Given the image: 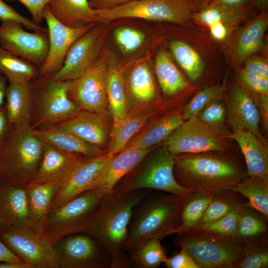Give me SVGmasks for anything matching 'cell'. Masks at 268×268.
Segmentation results:
<instances>
[{"mask_svg":"<svg viewBox=\"0 0 268 268\" xmlns=\"http://www.w3.org/2000/svg\"><path fill=\"white\" fill-rule=\"evenodd\" d=\"M146 190L128 192L111 191L105 195L86 231L109 253L110 268H126L132 264L124 246L134 209L145 198Z\"/></svg>","mask_w":268,"mask_h":268,"instance_id":"cell-1","label":"cell"},{"mask_svg":"<svg viewBox=\"0 0 268 268\" xmlns=\"http://www.w3.org/2000/svg\"><path fill=\"white\" fill-rule=\"evenodd\" d=\"M174 168L177 183L193 191L213 193L231 190L245 178L236 161L220 155L195 153L175 156Z\"/></svg>","mask_w":268,"mask_h":268,"instance_id":"cell-2","label":"cell"},{"mask_svg":"<svg viewBox=\"0 0 268 268\" xmlns=\"http://www.w3.org/2000/svg\"><path fill=\"white\" fill-rule=\"evenodd\" d=\"M43 148L30 125L10 127L0 148V182L25 187L36 175Z\"/></svg>","mask_w":268,"mask_h":268,"instance_id":"cell-3","label":"cell"},{"mask_svg":"<svg viewBox=\"0 0 268 268\" xmlns=\"http://www.w3.org/2000/svg\"><path fill=\"white\" fill-rule=\"evenodd\" d=\"M183 199L169 193L156 194L142 202L141 201L133 212L124 249L141 240L153 238L161 239L177 233Z\"/></svg>","mask_w":268,"mask_h":268,"instance_id":"cell-4","label":"cell"},{"mask_svg":"<svg viewBox=\"0 0 268 268\" xmlns=\"http://www.w3.org/2000/svg\"><path fill=\"white\" fill-rule=\"evenodd\" d=\"M176 243L200 268H237L243 258L244 243L232 237L193 228L179 234Z\"/></svg>","mask_w":268,"mask_h":268,"instance_id":"cell-5","label":"cell"},{"mask_svg":"<svg viewBox=\"0 0 268 268\" xmlns=\"http://www.w3.org/2000/svg\"><path fill=\"white\" fill-rule=\"evenodd\" d=\"M146 156L134 169L122 178L112 191L128 192L153 189L181 198L193 192L181 186L176 181L174 175L175 155L165 145L148 157Z\"/></svg>","mask_w":268,"mask_h":268,"instance_id":"cell-6","label":"cell"},{"mask_svg":"<svg viewBox=\"0 0 268 268\" xmlns=\"http://www.w3.org/2000/svg\"><path fill=\"white\" fill-rule=\"evenodd\" d=\"M103 196L97 189L89 190L50 210L41 233L55 244L68 235L85 233Z\"/></svg>","mask_w":268,"mask_h":268,"instance_id":"cell-7","label":"cell"},{"mask_svg":"<svg viewBox=\"0 0 268 268\" xmlns=\"http://www.w3.org/2000/svg\"><path fill=\"white\" fill-rule=\"evenodd\" d=\"M31 84L32 106L34 107L33 129L47 128L63 122L81 109L69 98L71 80L60 81L52 74L39 75Z\"/></svg>","mask_w":268,"mask_h":268,"instance_id":"cell-8","label":"cell"},{"mask_svg":"<svg viewBox=\"0 0 268 268\" xmlns=\"http://www.w3.org/2000/svg\"><path fill=\"white\" fill-rule=\"evenodd\" d=\"M193 5L192 0H136L95 11L98 21L134 18L182 23L189 19Z\"/></svg>","mask_w":268,"mask_h":268,"instance_id":"cell-9","label":"cell"},{"mask_svg":"<svg viewBox=\"0 0 268 268\" xmlns=\"http://www.w3.org/2000/svg\"><path fill=\"white\" fill-rule=\"evenodd\" d=\"M0 239L31 268H60L54 244L30 228L0 230Z\"/></svg>","mask_w":268,"mask_h":268,"instance_id":"cell-10","label":"cell"},{"mask_svg":"<svg viewBox=\"0 0 268 268\" xmlns=\"http://www.w3.org/2000/svg\"><path fill=\"white\" fill-rule=\"evenodd\" d=\"M54 246L60 268L111 267L109 253L97 240L86 233L66 236Z\"/></svg>","mask_w":268,"mask_h":268,"instance_id":"cell-11","label":"cell"},{"mask_svg":"<svg viewBox=\"0 0 268 268\" xmlns=\"http://www.w3.org/2000/svg\"><path fill=\"white\" fill-rule=\"evenodd\" d=\"M108 65L104 57L96 58L80 77L71 80L69 97L81 110L108 116Z\"/></svg>","mask_w":268,"mask_h":268,"instance_id":"cell-12","label":"cell"},{"mask_svg":"<svg viewBox=\"0 0 268 268\" xmlns=\"http://www.w3.org/2000/svg\"><path fill=\"white\" fill-rule=\"evenodd\" d=\"M223 134L197 118L187 120L164 140L173 154L222 151L225 148Z\"/></svg>","mask_w":268,"mask_h":268,"instance_id":"cell-13","label":"cell"},{"mask_svg":"<svg viewBox=\"0 0 268 268\" xmlns=\"http://www.w3.org/2000/svg\"><path fill=\"white\" fill-rule=\"evenodd\" d=\"M13 20L1 21L0 47L40 68L49 49L48 32H29Z\"/></svg>","mask_w":268,"mask_h":268,"instance_id":"cell-14","label":"cell"},{"mask_svg":"<svg viewBox=\"0 0 268 268\" xmlns=\"http://www.w3.org/2000/svg\"><path fill=\"white\" fill-rule=\"evenodd\" d=\"M49 35V49L45 62L39 68V75L53 74L62 67L67 53L72 44L90 29L94 23L71 27L58 20L47 6L44 12Z\"/></svg>","mask_w":268,"mask_h":268,"instance_id":"cell-15","label":"cell"},{"mask_svg":"<svg viewBox=\"0 0 268 268\" xmlns=\"http://www.w3.org/2000/svg\"><path fill=\"white\" fill-rule=\"evenodd\" d=\"M100 40V30L94 25L70 46L63 65L52 74L58 80H73L80 77L97 58Z\"/></svg>","mask_w":268,"mask_h":268,"instance_id":"cell-16","label":"cell"},{"mask_svg":"<svg viewBox=\"0 0 268 268\" xmlns=\"http://www.w3.org/2000/svg\"><path fill=\"white\" fill-rule=\"evenodd\" d=\"M112 155L105 153L100 156L85 158L80 163L54 197L50 210L91 189Z\"/></svg>","mask_w":268,"mask_h":268,"instance_id":"cell-17","label":"cell"},{"mask_svg":"<svg viewBox=\"0 0 268 268\" xmlns=\"http://www.w3.org/2000/svg\"><path fill=\"white\" fill-rule=\"evenodd\" d=\"M20 228L37 231L30 219L25 188L0 182V230Z\"/></svg>","mask_w":268,"mask_h":268,"instance_id":"cell-18","label":"cell"},{"mask_svg":"<svg viewBox=\"0 0 268 268\" xmlns=\"http://www.w3.org/2000/svg\"><path fill=\"white\" fill-rule=\"evenodd\" d=\"M84 156L64 151L44 141L40 163L32 181L63 185L75 168L85 159Z\"/></svg>","mask_w":268,"mask_h":268,"instance_id":"cell-19","label":"cell"},{"mask_svg":"<svg viewBox=\"0 0 268 268\" xmlns=\"http://www.w3.org/2000/svg\"><path fill=\"white\" fill-rule=\"evenodd\" d=\"M54 126L67 130L103 150L108 145L112 125L107 116L81 110L71 118Z\"/></svg>","mask_w":268,"mask_h":268,"instance_id":"cell-20","label":"cell"},{"mask_svg":"<svg viewBox=\"0 0 268 268\" xmlns=\"http://www.w3.org/2000/svg\"><path fill=\"white\" fill-rule=\"evenodd\" d=\"M151 149L126 148L113 154L91 189H98L104 196L111 192L122 178L141 163Z\"/></svg>","mask_w":268,"mask_h":268,"instance_id":"cell-21","label":"cell"},{"mask_svg":"<svg viewBox=\"0 0 268 268\" xmlns=\"http://www.w3.org/2000/svg\"><path fill=\"white\" fill-rule=\"evenodd\" d=\"M228 122L233 131H250L264 139L259 128L261 113L254 100L242 87H235L227 102Z\"/></svg>","mask_w":268,"mask_h":268,"instance_id":"cell-22","label":"cell"},{"mask_svg":"<svg viewBox=\"0 0 268 268\" xmlns=\"http://www.w3.org/2000/svg\"><path fill=\"white\" fill-rule=\"evenodd\" d=\"M129 113L146 112L156 96L155 85L149 67L144 63L135 66L128 76Z\"/></svg>","mask_w":268,"mask_h":268,"instance_id":"cell-23","label":"cell"},{"mask_svg":"<svg viewBox=\"0 0 268 268\" xmlns=\"http://www.w3.org/2000/svg\"><path fill=\"white\" fill-rule=\"evenodd\" d=\"M230 137L237 142L244 155L247 175H268V147L265 139L242 129L233 131Z\"/></svg>","mask_w":268,"mask_h":268,"instance_id":"cell-24","label":"cell"},{"mask_svg":"<svg viewBox=\"0 0 268 268\" xmlns=\"http://www.w3.org/2000/svg\"><path fill=\"white\" fill-rule=\"evenodd\" d=\"M5 100L10 127L31 125L32 95L30 82L8 81Z\"/></svg>","mask_w":268,"mask_h":268,"instance_id":"cell-25","label":"cell"},{"mask_svg":"<svg viewBox=\"0 0 268 268\" xmlns=\"http://www.w3.org/2000/svg\"><path fill=\"white\" fill-rule=\"evenodd\" d=\"M62 185L32 181L24 187L31 222L40 233L52 202Z\"/></svg>","mask_w":268,"mask_h":268,"instance_id":"cell-26","label":"cell"},{"mask_svg":"<svg viewBox=\"0 0 268 268\" xmlns=\"http://www.w3.org/2000/svg\"><path fill=\"white\" fill-rule=\"evenodd\" d=\"M52 14L63 24L84 26L98 21L95 9L89 0H52L47 5Z\"/></svg>","mask_w":268,"mask_h":268,"instance_id":"cell-27","label":"cell"},{"mask_svg":"<svg viewBox=\"0 0 268 268\" xmlns=\"http://www.w3.org/2000/svg\"><path fill=\"white\" fill-rule=\"evenodd\" d=\"M33 129L43 140L65 151L89 157L98 156L106 153L73 134L56 126Z\"/></svg>","mask_w":268,"mask_h":268,"instance_id":"cell-28","label":"cell"},{"mask_svg":"<svg viewBox=\"0 0 268 268\" xmlns=\"http://www.w3.org/2000/svg\"><path fill=\"white\" fill-rule=\"evenodd\" d=\"M183 122L182 116L173 114L146 124L131 138L125 148L151 149L153 146L164 140Z\"/></svg>","mask_w":268,"mask_h":268,"instance_id":"cell-29","label":"cell"},{"mask_svg":"<svg viewBox=\"0 0 268 268\" xmlns=\"http://www.w3.org/2000/svg\"><path fill=\"white\" fill-rule=\"evenodd\" d=\"M107 97L113 124L117 123L127 116L129 108L123 76L114 62L108 65Z\"/></svg>","mask_w":268,"mask_h":268,"instance_id":"cell-30","label":"cell"},{"mask_svg":"<svg viewBox=\"0 0 268 268\" xmlns=\"http://www.w3.org/2000/svg\"><path fill=\"white\" fill-rule=\"evenodd\" d=\"M146 112L129 113L120 122L112 123L106 153L115 154L123 150L129 141L148 122Z\"/></svg>","mask_w":268,"mask_h":268,"instance_id":"cell-31","label":"cell"},{"mask_svg":"<svg viewBox=\"0 0 268 268\" xmlns=\"http://www.w3.org/2000/svg\"><path fill=\"white\" fill-rule=\"evenodd\" d=\"M248 200L245 206L268 217V177L248 176L244 178L231 190Z\"/></svg>","mask_w":268,"mask_h":268,"instance_id":"cell-32","label":"cell"},{"mask_svg":"<svg viewBox=\"0 0 268 268\" xmlns=\"http://www.w3.org/2000/svg\"><path fill=\"white\" fill-rule=\"evenodd\" d=\"M160 239L153 238L139 241L125 248L132 265L139 268L159 267L167 258Z\"/></svg>","mask_w":268,"mask_h":268,"instance_id":"cell-33","label":"cell"},{"mask_svg":"<svg viewBox=\"0 0 268 268\" xmlns=\"http://www.w3.org/2000/svg\"><path fill=\"white\" fill-rule=\"evenodd\" d=\"M155 72L163 92L175 94L187 87L186 81L168 53L160 50L155 58Z\"/></svg>","mask_w":268,"mask_h":268,"instance_id":"cell-34","label":"cell"},{"mask_svg":"<svg viewBox=\"0 0 268 268\" xmlns=\"http://www.w3.org/2000/svg\"><path fill=\"white\" fill-rule=\"evenodd\" d=\"M267 26V16L261 15L245 27L236 44L235 55L237 61H243L261 48Z\"/></svg>","mask_w":268,"mask_h":268,"instance_id":"cell-35","label":"cell"},{"mask_svg":"<svg viewBox=\"0 0 268 268\" xmlns=\"http://www.w3.org/2000/svg\"><path fill=\"white\" fill-rule=\"evenodd\" d=\"M212 197V193L193 191L183 198L177 233L197 227Z\"/></svg>","mask_w":268,"mask_h":268,"instance_id":"cell-36","label":"cell"},{"mask_svg":"<svg viewBox=\"0 0 268 268\" xmlns=\"http://www.w3.org/2000/svg\"><path fill=\"white\" fill-rule=\"evenodd\" d=\"M0 73L8 81L29 82L39 75V68L0 47Z\"/></svg>","mask_w":268,"mask_h":268,"instance_id":"cell-37","label":"cell"},{"mask_svg":"<svg viewBox=\"0 0 268 268\" xmlns=\"http://www.w3.org/2000/svg\"><path fill=\"white\" fill-rule=\"evenodd\" d=\"M172 54L192 81L198 79L202 75L204 63L199 53L187 43L174 40L170 43Z\"/></svg>","mask_w":268,"mask_h":268,"instance_id":"cell-38","label":"cell"},{"mask_svg":"<svg viewBox=\"0 0 268 268\" xmlns=\"http://www.w3.org/2000/svg\"><path fill=\"white\" fill-rule=\"evenodd\" d=\"M250 12L247 7H228L208 5L193 15V18L207 26L214 22H221L228 27L245 19Z\"/></svg>","mask_w":268,"mask_h":268,"instance_id":"cell-39","label":"cell"},{"mask_svg":"<svg viewBox=\"0 0 268 268\" xmlns=\"http://www.w3.org/2000/svg\"><path fill=\"white\" fill-rule=\"evenodd\" d=\"M226 191L212 193V199L197 226L213 222L242 205Z\"/></svg>","mask_w":268,"mask_h":268,"instance_id":"cell-40","label":"cell"},{"mask_svg":"<svg viewBox=\"0 0 268 268\" xmlns=\"http://www.w3.org/2000/svg\"><path fill=\"white\" fill-rule=\"evenodd\" d=\"M244 207L240 205L219 219L210 223L198 225L195 228L225 237L235 238L239 219Z\"/></svg>","mask_w":268,"mask_h":268,"instance_id":"cell-41","label":"cell"},{"mask_svg":"<svg viewBox=\"0 0 268 268\" xmlns=\"http://www.w3.org/2000/svg\"><path fill=\"white\" fill-rule=\"evenodd\" d=\"M221 86H210L199 92L185 107L184 120L197 118L200 111L209 102L219 99L224 92Z\"/></svg>","mask_w":268,"mask_h":268,"instance_id":"cell-42","label":"cell"},{"mask_svg":"<svg viewBox=\"0 0 268 268\" xmlns=\"http://www.w3.org/2000/svg\"><path fill=\"white\" fill-rule=\"evenodd\" d=\"M267 228V225L262 219L244 207L239 219L235 238L243 242L244 239L262 234Z\"/></svg>","mask_w":268,"mask_h":268,"instance_id":"cell-43","label":"cell"},{"mask_svg":"<svg viewBox=\"0 0 268 268\" xmlns=\"http://www.w3.org/2000/svg\"><path fill=\"white\" fill-rule=\"evenodd\" d=\"M268 266L267 247L262 243H244L243 258L237 268H266Z\"/></svg>","mask_w":268,"mask_h":268,"instance_id":"cell-44","label":"cell"},{"mask_svg":"<svg viewBox=\"0 0 268 268\" xmlns=\"http://www.w3.org/2000/svg\"><path fill=\"white\" fill-rule=\"evenodd\" d=\"M226 115V109L218 99L207 104L200 111L197 118L209 127L224 133Z\"/></svg>","mask_w":268,"mask_h":268,"instance_id":"cell-45","label":"cell"},{"mask_svg":"<svg viewBox=\"0 0 268 268\" xmlns=\"http://www.w3.org/2000/svg\"><path fill=\"white\" fill-rule=\"evenodd\" d=\"M114 36L119 48L126 54L136 51L143 44L145 39L144 33L129 27L116 28L114 32Z\"/></svg>","mask_w":268,"mask_h":268,"instance_id":"cell-46","label":"cell"},{"mask_svg":"<svg viewBox=\"0 0 268 268\" xmlns=\"http://www.w3.org/2000/svg\"><path fill=\"white\" fill-rule=\"evenodd\" d=\"M0 20L1 21L13 20L21 23L26 28L36 32H48V29L34 23L32 20L21 15L12 7L0 0Z\"/></svg>","mask_w":268,"mask_h":268,"instance_id":"cell-47","label":"cell"},{"mask_svg":"<svg viewBox=\"0 0 268 268\" xmlns=\"http://www.w3.org/2000/svg\"><path fill=\"white\" fill-rule=\"evenodd\" d=\"M240 77L244 84L256 95V98L268 96V78L242 70Z\"/></svg>","mask_w":268,"mask_h":268,"instance_id":"cell-48","label":"cell"},{"mask_svg":"<svg viewBox=\"0 0 268 268\" xmlns=\"http://www.w3.org/2000/svg\"><path fill=\"white\" fill-rule=\"evenodd\" d=\"M164 265L168 268H200L197 264L183 248L173 256L166 258Z\"/></svg>","mask_w":268,"mask_h":268,"instance_id":"cell-49","label":"cell"},{"mask_svg":"<svg viewBox=\"0 0 268 268\" xmlns=\"http://www.w3.org/2000/svg\"><path fill=\"white\" fill-rule=\"evenodd\" d=\"M17 0L23 4L29 10L32 21L38 25L44 19V12L48 4L52 0Z\"/></svg>","mask_w":268,"mask_h":268,"instance_id":"cell-50","label":"cell"},{"mask_svg":"<svg viewBox=\"0 0 268 268\" xmlns=\"http://www.w3.org/2000/svg\"><path fill=\"white\" fill-rule=\"evenodd\" d=\"M244 70L268 78V63L262 59H249L246 62Z\"/></svg>","mask_w":268,"mask_h":268,"instance_id":"cell-51","label":"cell"},{"mask_svg":"<svg viewBox=\"0 0 268 268\" xmlns=\"http://www.w3.org/2000/svg\"><path fill=\"white\" fill-rule=\"evenodd\" d=\"M136 0H89L90 6L95 9L111 8Z\"/></svg>","mask_w":268,"mask_h":268,"instance_id":"cell-52","label":"cell"},{"mask_svg":"<svg viewBox=\"0 0 268 268\" xmlns=\"http://www.w3.org/2000/svg\"><path fill=\"white\" fill-rule=\"evenodd\" d=\"M10 129L5 107L2 105L0 107V148L4 143Z\"/></svg>","mask_w":268,"mask_h":268,"instance_id":"cell-53","label":"cell"},{"mask_svg":"<svg viewBox=\"0 0 268 268\" xmlns=\"http://www.w3.org/2000/svg\"><path fill=\"white\" fill-rule=\"evenodd\" d=\"M208 27L212 36L218 41L223 40L228 35L229 27L221 22H214Z\"/></svg>","mask_w":268,"mask_h":268,"instance_id":"cell-54","label":"cell"},{"mask_svg":"<svg viewBox=\"0 0 268 268\" xmlns=\"http://www.w3.org/2000/svg\"><path fill=\"white\" fill-rule=\"evenodd\" d=\"M250 0H213L208 5L228 7H244Z\"/></svg>","mask_w":268,"mask_h":268,"instance_id":"cell-55","label":"cell"},{"mask_svg":"<svg viewBox=\"0 0 268 268\" xmlns=\"http://www.w3.org/2000/svg\"><path fill=\"white\" fill-rule=\"evenodd\" d=\"M0 261L24 262L16 256L0 239Z\"/></svg>","mask_w":268,"mask_h":268,"instance_id":"cell-56","label":"cell"},{"mask_svg":"<svg viewBox=\"0 0 268 268\" xmlns=\"http://www.w3.org/2000/svg\"><path fill=\"white\" fill-rule=\"evenodd\" d=\"M0 268H31L24 262L0 261Z\"/></svg>","mask_w":268,"mask_h":268,"instance_id":"cell-57","label":"cell"},{"mask_svg":"<svg viewBox=\"0 0 268 268\" xmlns=\"http://www.w3.org/2000/svg\"><path fill=\"white\" fill-rule=\"evenodd\" d=\"M7 79L0 73V107L3 105L5 100L6 89L7 87Z\"/></svg>","mask_w":268,"mask_h":268,"instance_id":"cell-58","label":"cell"},{"mask_svg":"<svg viewBox=\"0 0 268 268\" xmlns=\"http://www.w3.org/2000/svg\"><path fill=\"white\" fill-rule=\"evenodd\" d=\"M258 5L261 8H264L267 5L268 0H256Z\"/></svg>","mask_w":268,"mask_h":268,"instance_id":"cell-59","label":"cell"}]
</instances>
